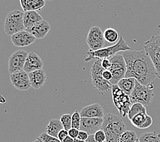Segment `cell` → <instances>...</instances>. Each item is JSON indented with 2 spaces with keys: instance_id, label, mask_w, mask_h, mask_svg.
Masks as SVG:
<instances>
[{
  "instance_id": "obj_1",
  "label": "cell",
  "mask_w": 160,
  "mask_h": 142,
  "mask_svg": "<svg viewBox=\"0 0 160 142\" xmlns=\"http://www.w3.org/2000/svg\"><path fill=\"white\" fill-rule=\"evenodd\" d=\"M127 66L125 78H134L145 86H154L157 77L156 71L151 57L145 50L129 51L121 53Z\"/></svg>"
},
{
  "instance_id": "obj_2",
  "label": "cell",
  "mask_w": 160,
  "mask_h": 142,
  "mask_svg": "<svg viewBox=\"0 0 160 142\" xmlns=\"http://www.w3.org/2000/svg\"><path fill=\"white\" fill-rule=\"evenodd\" d=\"M126 128L124 121L119 116L109 113L105 114L102 129L106 134L107 142H119Z\"/></svg>"
},
{
  "instance_id": "obj_3",
  "label": "cell",
  "mask_w": 160,
  "mask_h": 142,
  "mask_svg": "<svg viewBox=\"0 0 160 142\" xmlns=\"http://www.w3.org/2000/svg\"><path fill=\"white\" fill-rule=\"evenodd\" d=\"M133 49L129 47L126 41H125L122 36H120V39L118 43L115 45L110 47H104L98 51L89 50L87 52V57H85V62H90L94 60H103L106 58H110L117 55L119 52H124L132 50Z\"/></svg>"
},
{
  "instance_id": "obj_4",
  "label": "cell",
  "mask_w": 160,
  "mask_h": 142,
  "mask_svg": "<svg viewBox=\"0 0 160 142\" xmlns=\"http://www.w3.org/2000/svg\"><path fill=\"white\" fill-rule=\"evenodd\" d=\"M105 69L102 66V60H97L91 68V76L93 87L100 94H104L112 90V85L103 77V72Z\"/></svg>"
},
{
  "instance_id": "obj_5",
  "label": "cell",
  "mask_w": 160,
  "mask_h": 142,
  "mask_svg": "<svg viewBox=\"0 0 160 142\" xmlns=\"http://www.w3.org/2000/svg\"><path fill=\"white\" fill-rule=\"evenodd\" d=\"M23 18L24 13L18 10L11 11L8 14L4 22V31L8 36H12L25 30Z\"/></svg>"
},
{
  "instance_id": "obj_6",
  "label": "cell",
  "mask_w": 160,
  "mask_h": 142,
  "mask_svg": "<svg viewBox=\"0 0 160 142\" xmlns=\"http://www.w3.org/2000/svg\"><path fill=\"white\" fill-rule=\"evenodd\" d=\"M153 89L154 86H145L136 81L134 89L129 97L132 104L140 103L145 107L150 105L154 97Z\"/></svg>"
},
{
  "instance_id": "obj_7",
  "label": "cell",
  "mask_w": 160,
  "mask_h": 142,
  "mask_svg": "<svg viewBox=\"0 0 160 142\" xmlns=\"http://www.w3.org/2000/svg\"><path fill=\"white\" fill-rule=\"evenodd\" d=\"M144 49L153 62L157 74L160 79V35L152 36L144 43Z\"/></svg>"
},
{
  "instance_id": "obj_8",
  "label": "cell",
  "mask_w": 160,
  "mask_h": 142,
  "mask_svg": "<svg viewBox=\"0 0 160 142\" xmlns=\"http://www.w3.org/2000/svg\"><path fill=\"white\" fill-rule=\"evenodd\" d=\"M111 90L114 105L122 117H126L132 107L130 98L125 94L117 85L112 86Z\"/></svg>"
},
{
  "instance_id": "obj_9",
  "label": "cell",
  "mask_w": 160,
  "mask_h": 142,
  "mask_svg": "<svg viewBox=\"0 0 160 142\" xmlns=\"http://www.w3.org/2000/svg\"><path fill=\"white\" fill-rule=\"evenodd\" d=\"M111 62V66L108 71L111 72L112 79L110 81V83L112 86L117 85L120 80L125 78L127 72V66L123 56L120 53L109 58Z\"/></svg>"
},
{
  "instance_id": "obj_10",
  "label": "cell",
  "mask_w": 160,
  "mask_h": 142,
  "mask_svg": "<svg viewBox=\"0 0 160 142\" xmlns=\"http://www.w3.org/2000/svg\"><path fill=\"white\" fill-rule=\"evenodd\" d=\"M87 43L90 50L92 51H98L104 48V32L98 26H94L90 28L87 36Z\"/></svg>"
},
{
  "instance_id": "obj_11",
  "label": "cell",
  "mask_w": 160,
  "mask_h": 142,
  "mask_svg": "<svg viewBox=\"0 0 160 142\" xmlns=\"http://www.w3.org/2000/svg\"><path fill=\"white\" fill-rule=\"evenodd\" d=\"M28 54V52L23 50H18L10 56L8 60V71L10 74L24 70Z\"/></svg>"
},
{
  "instance_id": "obj_12",
  "label": "cell",
  "mask_w": 160,
  "mask_h": 142,
  "mask_svg": "<svg viewBox=\"0 0 160 142\" xmlns=\"http://www.w3.org/2000/svg\"><path fill=\"white\" fill-rule=\"evenodd\" d=\"M11 83L16 88L21 91H26L32 87L29 74L24 71L10 74Z\"/></svg>"
},
{
  "instance_id": "obj_13",
  "label": "cell",
  "mask_w": 160,
  "mask_h": 142,
  "mask_svg": "<svg viewBox=\"0 0 160 142\" xmlns=\"http://www.w3.org/2000/svg\"><path fill=\"white\" fill-rule=\"evenodd\" d=\"M104 118H82L80 130H83L89 135H95L98 130L102 129Z\"/></svg>"
},
{
  "instance_id": "obj_14",
  "label": "cell",
  "mask_w": 160,
  "mask_h": 142,
  "mask_svg": "<svg viewBox=\"0 0 160 142\" xmlns=\"http://www.w3.org/2000/svg\"><path fill=\"white\" fill-rule=\"evenodd\" d=\"M36 38L34 37L31 33L24 30L20 32H18L11 36L13 45L17 47H24L31 45L36 41Z\"/></svg>"
},
{
  "instance_id": "obj_15",
  "label": "cell",
  "mask_w": 160,
  "mask_h": 142,
  "mask_svg": "<svg viewBox=\"0 0 160 142\" xmlns=\"http://www.w3.org/2000/svg\"><path fill=\"white\" fill-rule=\"evenodd\" d=\"M43 66V61L42 60L40 57L36 53L31 52L29 53L28 57H27L23 71L29 74L32 72L42 69Z\"/></svg>"
},
{
  "instance_id": "obj_16",
  "label": "cell",
  "mask_w": 160,
  "mask_h": 142,
  "mask_svg": "<svg viewBox=\"0 0 160 142\" xmlns=\"http://www.w3.org/2000/svg\"><path fill=\"white\" fill-rule=\"evenodd\" d=\"M82 118H104L105 116L103 107L98 103L86 106L80 111Z\"/></svg>"
},
{
  "instance_id": "obj_17",
  "label": "cell",
  "mask_w": 160,
  "mask_h": 142,
  "mask_svg": "<svg viewBox=\"0 0 160 142\" xmlns=\"http://www.w3.org/2000/svg\"><path fill=\"white\" fill-rule=\"evenodd\" d=\"M50 29L51 25L48 24V22L43 19L26 31L31 33L36 39H42L47 36Z\"/></svg>"
},
{
  "instance_id": "obj_18",
  "label": "cell",
  "mask_w": 160,
  "mask_h": 142,
  "mask_svg": "<svg viewBox=\"0 0 160 142\" xmlns=\"http://www.w3.org/2000/svg\"><path fill=\"white\" fill-rule=\"evenodd\" d=\"M31 86L36 90L42 87L47 81V75L43 69L38 70L29 74Z\"/></svg>"
},
{
  "instance_id": "obj_19",
  "label": "cell",
  "mask_w": 160,
  "mask_h": 142,
  "mask_svg": "<svg viewBox=\"0 0 160 142\" xmlns=\"http://www.w3.org/2000/svg\"><path fill=\"white\" fill-rule=\"evenodd\" d=\"M133 126L140 129H146L149 128L153 124V118L148 113L137 114L130 120Z\"/></svg>"
},
{
  "instance_id": "obj_20",
  "label": "cell",
  "mask_w": 160,
  "mask_h": 142,
  "mask_svg": "<svg viewBox=\"0 0 160 142\" xmlns=\"http://www.w3.org/2000/svg\"><path fill=\"white\" fill-rule=\"evenodd\" d=\"M20 3L25 13L29 11L40 10L45 6L43 0H21Z\"/></svg>"
},
{
  "instance_id": "obj_21",
  "label": "cell",
  "mask_w": 160,
  "mask_h": 142,
  "mask_svg": "<svg viewBox=\"0 0 160 142\" xmlns=\"http://www.w3.org/2000/svg\"><path fill=\"white\" fill-rule=\"evenodd\" d=\"M42 20H43L42 17L37 11H29L24 13L23 21L25 30L32 28L34 25Z\"/></svg>"
},
{
  "instance_id": "obj_22",
  "label": "cell",
  "mask_w": 160,
  "mask_h": 142,
  "mask_svg": "<svg viewBox=\"0 0 160 142\" xmlns=\"http://www.w3.org/2000/svg\"><path fill=\"white\" fill-rule=\"evenodd\" d=\"M136 80L134 78H123L120 80L117 86L125 94L130 97L136 86Z\"/></svg>"
},
{
  "instance_id": "obj_23",
  "label": "cell",
  "mask_w": 160,
  "mask_h": 142,
  "mask_svg": "<svg viewBox=\"0 0 160 142\" xmlns=\"http://www.w3.org/2000/svg\"><path fill=\"white\" fill-rule=\"evenodd\" d=\"M63 126L62 125V122L58 119H52L50 120L48 126L46 129V133L54 137L58 138V135L61 130H62Z\"/></svg>"
},
{
  "instance_id": "obj_24",
  "label": "cell",
  "mask_w": 160,
  "mask_h": 142,
  "mask_svg": "<svg viewBox=\"0 0 160 142\" xmlns=\"http://www.w3.org/2000/svg\"><path fill=\"white\" fill-rule=\"evenodd\" d=\"M142 113H147L146 107L142 104H140V103H135V104L132 105L131 108L129 109V111L128 113V117L129 118V120H131L136 115Z\"/></svg>"
},
{
  "instance_id": "obj_25",
  "label": "cell",
  "mask_w": 160,
  "mask_h": 142,
  "mask_svg": "<svg viewBox=\"0 0 160 142\" xmlns=\"http://www.w3.org/2000/svg\"><path fill=\"white\" fill-rule=\"evenodd\" d=\"M138 139L140 142H160V134L155 131L144 133Z\"/></svg>"
},
{
  "instance_id": "obj_26",
  "label": "cell",
  "mask_w": 160,
  "mask_h": 142,
  "mask_svg": "<svg viewBox=\"0 0 160 142\" xmlns=\"http://www.w3.org/2000/svg\"><path fill=\"white\" fill-rule=\"evenodd\" d=\"M104 37L106 41L109 43H115L119 39V34L117 30L112 28H108L104 32Z\"/></svg>"
},
{
  "instance_id": "obj_27",
  "label": "cell",
  "mask_w": 160,
  "mask_h": 142,
  "mask_svg": "<svg viewBox=\"0 0 160 142\" xmlns=\"http://www.w3.org/2000/svg\"><path fill=\"white\" fill-rule=\"evenodd\" d=\"M138 139V137L134 130H126L122 134L119 142H136Z\"/></svg>"
},
{
  "instance_id": "obj_28",
  "label": "cell",
  "mask_w": 160,
  "mask_h": 142,
  "mask_svg": "<svg viewBox=\"0 0 160 142\" xmlns=\"http://www.w3.org/2000/svg\"><path fill=\"white\" fill-rule=\"evenodd\" d=\"M60 121L62 122L63 129L65 130H69L72 128V115L71 114H63L60 118Z\"/></svg>"
},
{
  "instance_id": "obj_29",
  "label": "cell",
  "mask_w": 160,
  "mask_h": 142,
  "mask_svg": "<svg viewBox=\"0 0 160 142\" xmlns=\"http://www.w3.org/2000/svg\"><path fill=\"white\" fill-rule=\"evenodd\" d=\"M81 116L80 112L76 111L72 115V127L80 130L81 123Z\"/></svg>"
},
{
  "instance_id": "obj_30",
  "label": "cell",
  "mask_w": 160,
  "mask_h": 142,
  "mask_svg": "<svg viewBox=\"0 0 160 142\" xmlns=\"http://www.w3.org/2000/svg\"><path fill=\"white\" fill-rule=\"evenodd\" d=\"M40 137L44 142H61L58 138H56L52 137L51 135H49L47 133H42Z\"/></svg>"
},
{
  "instance_id": "obj_31",
  "label": "cell",
  "mask_w": 160,
  "mask_h": 142,
  "mask_svg": "<svg viewBox=\"0 0 160 142\" xmlns=\"http://www.w3.org/2000/svg\"><path fill=\"white\" fill-rule=\"evenodd\" d=\"M95 139L97 142H104L106 140V136L104 130L102 129L98 130V131L95 134Z\"/></svg>"
},
{
  "instance_id": "obj_32",
  "label": "cell",
  "mask_w": 160,
  "mask_h": 142,
  "mask_svg": "<svg viewBox=\"0 0 160 142\" xmlns=\"http://www.w3.org/2000/svg\"><path fill=\"white\" fill-rule=\"evenodd\" d=\"M79 131H80V130H78V129L72 128L69 130V131H68V133H69V136L71 137L72 139H77V138H78Z\"/></svg>"
},
{
  "instance_id": "obj_33",
  "label": "cell",
  "mask_w": 160,
  "mask_h": 142,
  "mask_svg": "<svg viewBox=\"0 0 160 142\" xmlns=\"http://www.w3.org/2000/svg\"><path fill=\"white\" fill-rule=\"evenodd\" d=\"M68 136H69V133H68V130L63 129L62 130H61V131L59 133L58 139L60 140L61 142H63V140Z\"/></svg>"
},
{
  "instance_id": "obj_34",
  "label": "cell",
  "mask_w": 160,
  "mask_h": 142,
  "mask_svg": "<svg viewBox=\"0 0 160 142\" xmlns=\"http://www.w3.org/2000/svg\"><path fill=\"white\" fill-rule=\"evenodd\" d=\"M103 77H104V79L106 81L110 82L112 79V75L111 73V72L108 70H105L103 72Z\"/></svg>"
},
{
  "instance_id": "obj_35",
  "label": "cell",
  "mask_w": 160,
  "mask_h": 142,
  "mask_svg": "<svg viewBox=\"0 0 160 142\" xmlns=\"http://www.w3.org/2000/svg\"><path fill=\"white\" fill-rule=\"evenodd\" d=\"M102 66L105 70H108L109 68L111 66V62L109 58H106L102 60Z\"/></svg>"
},
{
  "instance_id": "obj_36",
  "label": "cell",
  "mask_w": 160,
  "mask_h": 142,
  "mask_svg": "<svg viewBox=\"0 0 160 142\" xmlns=\"http://www.w3.org/2000/svg\"><path fill=\"white\" fill-rule=\"evenodd\" d=\"M89 135L85 131H83V130H80L79 134L77 139L80 140H82V141H86L87 139H88Z\"/></svg>"
},
{
  "instance_id": "obj_37",
  "label": "cell",
  "mask_w": 160,
  "mask_h": 142,
  "mask_svg": "<svg viewBox=\"0 0 160 142\" xmlns=\"http://www.w3.org/2000/svg\"><path fill=\"white\" fill-rule=\"evenodd\" d=\"M86 142H97V141H96V139H95V135H91L89 136L88 139L86 140Z\"/></svg>"
},
{
  "instance_id": "obj_38",
  "label": "cell",
  "mask_w": 160,
  "mask_h": 142,
  "mask_svg": "<svg viewBox=\"0 0 160 142\" xmlns=\"http://www.w3.org/2000/svg\"><path fill=\"white\" fill-rule=\"evenodd\" d=\"M63 142H74V139H72V138L71 137L68 136V137H67L66 138V139H65L63 140Z\"/></svg>"
},
{
  "instance_id": "obj_39",
  "label": "cell",
  "mask_w": 160,
  "mask_h": 142,
  "mask_svg": "<svg viewBox=\"0 0 160 142\" xmlns=\"http://www.w3.org/2000/svg\"><path fill=\"white\" fill-rule=\"evenodd\" d=\"M33 142H44V141H43L42 140L41 138L39 137H38L37 139H36L35 141H34Z\"/></svg>"
},
{
  "instance_id": "obj_40",
  "label": "cell",
  "mask_w": 160,
  "mask_h": 142,
  "mask_svg": "<svg viewBox=\"0 0 160 142\" xmlns=\"http://www.w3.org/2000/svg\"><path fill=\"white\" fill-rule=\"evenodd\" d=\"M74 142H86V141H82V140H80L78 139H74Z\"/></svg>"
},
{
  "instance_id": "obj_41",
  "label": "cell",
  "mask_w": 160,
  "mask_h": 142,
  "mask_svg": "<svg viewBox=\"0 0 160 142\" xmlns=\"http://www.w3.org/2000/svg\"><path fill=\"white\" fill-rule=\"evenodd\" d=\"M6 100H4V98H3V97H2V98H1V103H6Z\"/></svg>"
},
{
  "instance_id": "obj_42",
  "label": "cell",
  "mask_w": 160,
  "mask_h": 142,
  "mask_svg": "<svg viewBox=\"0 0 160 142\" xmlns=\"http://www.w3.org/2000/svg\"><path fill=\"white\" fill-rule=\"evenodd\" d=\"M136 142H140V141H139V139H138V140H137V141H136Z\"/></svg>"
},
{
  "instance_id": "obj_43",
  "label": "cell",
  "mask_w": 160,
  "mask_h": 142,
  "mask_svg": "<svg viewBox=\"0 0 160 142\" xmlns=\"http://www.w3.org/2000/svg\"><path fill=\"white\" fill-rule=\"evenodd\" d=\"M104 142H107V141H104Z\"/></svg>"
}]
</instances>
